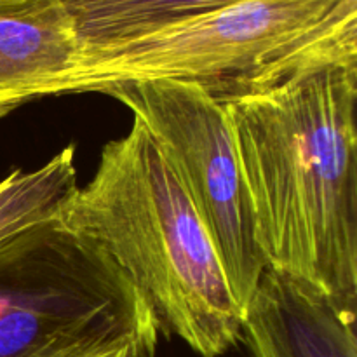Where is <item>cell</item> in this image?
I'll use <instances>...</instances> for the list:
<instances>
[{"label":"cell","instance_id":"cell-1","mask_svg":"<svg viewBox=\"0 0 357 357\" xmlns=\"http://www.w3.org/2000/svg\"><path fill=\"white\" fill-rule=\"evenodd\" d=\"M268 268L357 307V63L227 101Z\"/></svg>","mask_w":357,"mask_h":357},{"label":"cell","instance_id":"cell-2","mask_svg":"<svg viewBox=\"0 0 357 357\" xmlns=\"http://www.w3.org/2000/svg\"><path fill=\"white\" fill-rule=\"evenodd\" d=\"M96 243L173 333L201 357L243 340V312L208 230L159 145L139 121L101 150L96 173L61 216Z\"/></svg>","mask_w":357,"mask_h":357},{"label":"cell","instance_id":"cell-3","mask_svg":"<svg viewBox=\"0 0 357 357\" xmlns=\"http://www.w3.org/2000/svg\"><path fill=\"white\" fill-rule=\"evenodd\" d=\"M330 63H357V0H237L138 37L80 47L59 96L171 80L227 103Z\"/></svg>","mask_w":357,"mask_h":357},{"label":"cell","instance_id":"cell-4","mask_svg":"<svg viewBox=\"0 0 357 357\" xmlns=\"http://www.w3.org/2000/svg\"><path fill=\"white\" fill-rule=\"evenodd\" d=\"M160 333L135 282L61 218L0 243V357H153Z\"/></svg>","mask_w":357,"mask_h":357},{"label":"cell","instance_id":"cell-5","mask_svg":"<svg viewBox=\"0 0 357 357\" xmlns=\"http://www.w3.org/2000/svg\"><path fill=\"white\" fill-rule=\"evenodd\" d=\"M105 94L152 135L208 230L241 312L267 268L225 105L194 84L142 82Z\"/></svg>","mask_w":357,"mask_h":357},{"label":"cell","instance_id":"cell-6","mask_svg":"<svg viewBox=\"0 0 357 357\" xmlns=\"http://www.w3.org/2000/svg\"><path fill=\"white\" fill-rule=\"evenodd\" d=\"M356 312L303 279L265 268L243 312L253 357H357Z\"/></svg>","mask_w":357,"mask_h":357},{"label":"cell","instance_id":"cell-7","mask_svg":"<svg viewBox=\"0 0 357 357\" xmlns=\"http://www.w3.org/2000/svg\"><path fill=\"white\" fill-rule=\"evenodd\" d=\"M79 52L63 0H0V117L59 96Z\"/></svg>","mask_w":357,"mask_h":357},{"label":"cell","instance_id":"cell-8","mask_svg":"<svg viewBox=\"0 0 357 357\" xmlns=\"http://www.w3.org/2000/svg\"><path fill=\"white\" fill-rule=\"evenodd\" d=\"M237 0H63L80 47L112 44Z\"/></svg>","mask_w":357,"mask_h":357},{"label":"cell","instance_id":"cell-9","mask_svg":"<svg viewBox=\"0 0 357 357\" xmlns=\"http://www.w3.org/2000/svg\"><path fill=\"white\" fill-rule=\"evenodd\" d=\"M77 188L72 145L35 169L7 174L0 180V243L30 227L61 218Z\"/></svg>","mask_w":357,"mask_h":357}]
</instances>
